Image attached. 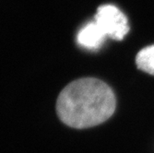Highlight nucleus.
I'll return each mask as SVG.
<instances>
[{
    "label": "nucleus",
    "instance_id": "f03ea898",
    "mask_svg": "<svg viewBox=\"0 0 154 153\" xmlns=\"http://www.w3.org/2000/svg\"><path fill=\"white\" fill-rule=\"evenodd\" d=\"M94 21L106 35L120 41L129 31L128 19L124 13L115 6L104 5L98 8Z\"/></svg>",
    "mask_w": 154,
    "mask_h": 153
},
{
    "label": "nucleus",
    "instance_id": "f257e3e1",
    "mask_svg": "<svg viewBox=\"0 0 154 153\" xmlns=\"http://www.w3.org/2000/svg\"><path fill=\"white\" fill-rule=\"evenodd\" d=\"M116 96L103 81L84 78L72 81L60 92L57 111L66 126L82 129L95 127L113 115Z\"/></svg>",
    "mask_w": 154,
    "mask_h": 153
},
{
    "label": "nucleus",
    "instance_id": "7ed1b4c3",
    "mask_svg": "<svg viewBox=\"0 0 154 153\" xmlns=\"http://www.w3.org/2000/svg\"><path fill=\"white\" fill-rule=\"evenodd\" d=\"M78 43L90 50L100 48L106 38V35L101 30L98 24L93 21L86 24L78 34Z\"/></svg>",
    "mask_w": 154,
    "mask_h": 153
},
{
    "label": "nucleus",
    "instance_id": "20e7f679",
    "mask_svg": "<svg viewBox=\"0 0 154 153\" xmlns=\"http://www.w3.org/2000/svg\"><path fill=\"white\" fill-rule=\"evenodd\" d=\"M136 62L140 70L154 75V45L146 47L139 52Z\"/></svg>",
    "mask_w": 154,
    "mask_h": 153
}]
</instances>
